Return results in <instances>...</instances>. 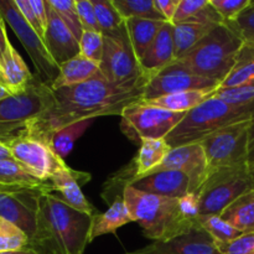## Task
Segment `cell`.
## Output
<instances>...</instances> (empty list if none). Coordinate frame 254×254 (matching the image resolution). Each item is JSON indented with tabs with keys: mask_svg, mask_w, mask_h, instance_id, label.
<instances>
[{
	"mask_svg": "<svg viewBox=\"0 0 254 254\" xmlns=\"http://www.w3.org/2000/svg\"><path fill=\"white\" fill-rule=\"evenodd\" d=\"M98 73H101L98 64L79 54L60 66L59 77L54 82L51 88L59 89L62 87L83 83V82L96 77Z\"/></svg>",
	"mask_w": 254,
	"mask_h": 254,
	"instance_id": "obj_24",
	"label": "cell"
},
{
	"mask_svg": "<svg viewBox=\"0 0 254 254\" xmlns=\"http://www.w3.org/2000/svg\"><path fill=\"white\" fill-rule=\"evenodd\" d=\"M12 94H14V93H12V92H10L9 89L6 88V87L1 86V84H0V101L7 98V97L12 96Z\"/></svg>",
	"mask_w": 254,
	"mask_h": 254,
	"instance_id": "obj_48",
	"label": "cell"
},
{
	"mask_svg": "<svg viewBox=\"0 0 254 254\" xmlns=\"http://www.w3.org/2000/svg\"><path fill=\"white\" fill-rule=\"evenodd\" d=\"M104 36L103 57L99 69L108 81L118 84L134 83L145 77L129 39L126 21Z\"/></svg>",
	"mask_w": 254,
	"mask_h": 254,
	"instance_id": "obj_10",
	"label": "cell"
},
{
	"mask_svg": "<svg viewBox=\"0 0 254 254\" xmlns=\"http://www.w3.org/2000/svg\"><path fill=\"white\" fill-rule=\"evenodd\" d=\"M242 44L233 27L221 24L178 60L195 74L221 84L232 71Z\"/></svg>",
	"mask_w": 254,
	"mask_h": 254,
	"instance_id": "obj_5",
	"label": "cell"
},
{
	"mask_svg": "<svg viewBox=\"0 0 254 254\" xmlns=\"http://www.w3.org/2000/svg\"><path fill=\"white\" fill-rule=\"evenodd\" d=\"M218 86L217 82L195 74L180 60H175L149 77L143 101L192 89L218 88Z\"/></svg>",
	"mask_w": 254,
	"mask_h": 254,
	"instance_id": "obj_13",
	"label": "cell"
},
{
	"mask_svg": "<svg viewBox=\"0 0 254 254\" xmlns=\"http://www.w3.org/2000/svg\"><path fill=\"white\" fill-rule=\"evenodd\" d=\"M5 145L9 148L15 161L44 183L50 180L61 161L64 160L56 155L47 144L25 133L7 141Z\"/></svg>",
	"mask_w": 254,
	"mask_h": 254,
	"instance_id": "obj_14",
	"label": "cell"
},
{
	"mask_svg": "<svg viewBox=\"0 0 254 254\" xmlns=\"http://www.w3.org/2000/svg\"><path fill=\"white\" fill-rule=\"evenodd\" d=\"M0 14L29 54L37 76L41 81L52 87L59 77L60 66L50 55L44 39L27 24L20 14L14 0H0Z\"/></svg>",
	"mask_w": 254,
	"mask_h": 254,
	"instance_id": "obj_12",
	"label": "cell"
},
{
	"mask_svg": "<svg viewBox=\"0 0 254 254\" xmlns=\"http://www.w3.org/2000/svg\"><path fill=\"white\" fill-rule=\"evenodd\" d=\"M179 4H180V0H154V5L158 10L159 15L165 21L171 22V24H173L174 17H175Z\"/></svg>",
	"mask_w": 254,
	"mask_h": 254,
	"instance_id": "obj_43",
	"label": "cell"
},
{
	"mask_svg": "<svg viewBox=\"0 0 254 254\" xmlns=\"http://www.w3.org/2000/svg\"><path fill=\"white\" fill-rule=\"evenodd\" d=\"M52 192L50 183L42 188H24L0 184V217L10 221L24 231L30 243L37 232L40 201L44 193ZM30 246V245H29Z\"/></svg>",
	"mask_w": 254,
	"mask_h": 254,
	"instance_id": "obj_11",
	"label": "cell"
},
{
	"mask_svg": "<svg viewBox=\"0 0 254 254\" xmlns=\"http://www.w3.org/2000/svg\"><path fill=\"white\" fill-rule=\"evenodd\" d=\"M47 2L79 41L83 34V27L77 11L76 0H47Z\"/></svg>",
	"mask_w": 254,
	"mask_h": 254,
	"instance_id": "obj_35",
	"label": "cell"
},
{
	"mask_svg": "<svg viewBox=\"0 0 254 254\" xmlns=\"http://www.w3.org/2000/svg\"><path fill=\"white\" fill-rule=\"evenodd\" d=\"M252 0H210L225 24H233L241 14L251 5Z\"/></svg>",
	"mask_w": 254,
	"mask_h": 254,
	"instance_id": "obj_37",
	"label": "cell"
},
{
	"mask_svg": "<svg viewBox=\"0 0 254 254\" xmlns=\"http://www.w3.org/2000/svg\"><path fill=\"white\" fill-rule=\"evenodd\" d=\"M91 174L74 170L67 165L66 161L62 160L56 171L51 175L49 183L52 185L54 192H56L67 205L81 212L94 216L97 213L96 207L82 192V186L91 181Z\"/></svg>",
	"mask_w": 254,
	"mask_h": 254,
	"instance_id": "obj_16",
	"label": "cell"
},
{
	"mask_svg": "<svg viewBox=\"0 0 254 254\" xmlns=\"http://www.w3.org/2000/svg\"><path fill=\"white\" fill-rule=\"evenodd\" d=\"M146 83V76L134 83L118 84L98 73L83 83L52 89V107L34 119L25 134L50 146L52 135L64 127L98 117H121L127 107L143 99Z\"/></svg>",
	"mask_w": 254,
	"mask_h": 254,
	"instance_id": "obj_1",
	"label": "cell"
},
{
	"mask_svg": "<svg viewBox=\"0 0 254 254\" xmlns=\"http://www.w3.org/2000/svg\"><path fill=\"white\" fill-rule=\"evenodd\" d=\"M254 118V103L232 104L216 97L189 111L165 138L171 148L201 143L207 135L230 124Z\"/></svg>",
	"mask_w": 254,
	"mask_h": 254,
	"instance_id": "obj_4",
	"label": "cell"
},
{
	"mask_svg": "<svg viewBox=\"0 0 254 254\" xmlns=\"http://www.w3.org/2000/svg\"><path fill=\"white\" fill-rule=\"evenodd\" d=\"M2 160H14V159H12L9 148L5 144L0 143V161Z\"/></svg>",
	"mask_w": 254,
	"mask_h": 254,
	"instance_id": "obj_46",
	"label": "cell"
},
{
	"mask_svg": "<svg viewBox=\"0 0 254 254\" xmlns=\"http://www.w3.org/2000/svg\"><path fill=\"white\" fill-rule=\"evenodd\" d=\"M104 36L98 31H83L79 40V54L99 66L103 57Z\"/></svg>",
	"mask_w": 254,
	"mask_h": 254,
	"instance_id": "obj_36",
	"label": "cell"
},
{
	"mask_svg": "<svg viewBox=\"0 0 254 254\" xmlns=\"http://www.w3.org/2000/svg\"><path fill=\"white\" fill-rule=\"evenodd\" d=\"M76 7L83 31L102 32L91 0H76Z\"/></svg>",
	"mask_w": 254,
	"mask_h": 254,
	"instance_id": "obj_40",
	"label": "cell"
},
{
	"mask_svg": "<svg viewBox=\"0 0 254 254\" xmlns=\"http://www.w3.org/2000/svg\"><path fill=\"white\" fill-rule=\"evenodd\" d=\"M248 161L253 163L254 161V140L251 141L250 144V154H248Z\"/></svg>",
	"mask_w": 254,
	"mask_h": 254,
	"instance_id": "obj_49",
	"label": "cell"
},
{
	"mask_svg": "<svg viewBox=\"0 0 254 254\" xmlns=\"http://www.w3.org/2000/svg\"><path fill=\"white\" fill-rule=\"evenodd\" d=\"M251 179H252V189L254 190V173H252V178Z\"/></svg>",
	"mask_w": 254,
	"mask_h": 254,
	"instance_id": "obj_53",
	"label": "cell"
},
{
	"mask_svg": "<svg viewBox=\"0 0 254 254\" xmlns=\"http://www.w3.org/2000/svg\"><path fill=\"white\" fill-rule=\"evenodd\" d=\"M113 4L124 21L129 19L164 20L159 15L154 0H113Z\"/></svg>",
	"mask_w": 254,
	"mask_h": 254,
	"instance_id": "obj_32",
	"label": "cell"
},
{
	"mask_svg": "<svg viewBox=\"0 0 254 254\" xmlns=\"http://www.w3.org/2000/svg\"><path fill=\"white\" fill-rule=\"evenodd\" d=\"M221 217L227 221L231 226L240 231L242 235L254 233V190L251 189L247 192L236 198L225 211Z\"/></svg>",
	"mask_w": 254,
	"mask_h": 254,
	"instance_id": "obj_25",
	"label": "cell"
},
{
	"mask_svg": "<svg viewBox=\"0 0 254 254\" xmlns=\"http://www.w3.org/2000/svg\"><path fill=\"white\" fill-rule=\"evenodd\" d=\"M1 73L4 86L14 94L24 91L31 82L34 73H31L22 57L10 42L4 55L1 64Z\"/></svg>",
	"mask_w": 254,
	"mask_h": 254,
	"instance_id": "obj_22",
	"label": "cell"
},
{
	"mask_svg": "<svg viewBox=\"0 0 254 254\" xmlns=\"http://www.w3.org/2000/svg\"><path fill=\"white\" fill-rule=\"evenodd\" d=\"M221 24H225L217 10L208 4L188 21L174 25V45H175L176 60L183 57L190 51L196 44L207 36L213 29Z\"/></svg>",
	"mask_w": 254,
	"mask_h": 254,
	"instance_id": "obj_17",
	"label": "cell"
},
{
	"mask_svg": "<svg viewBox=\"0 0 254 254\" xmlns=\"http://www.w3.org/2000/svg\"><path fill=\"white\" fill-rule=\"evenodd\" d=\"M126 254H222L212 238L201 227L179 237L161 242H151L140 250Z\"/></svg>",
	"mask_w": 254,
	"mask_h": 254,
	"instance_id": "obj_18",
	"label": "cell"
},
{
	"mask_svg": "<svg viewBox=\"0 0 254 254\" xmlns=\"http://www.w3.org/2000/svg\"><path fill=\"white\" fill-rule=\"evenodd\" d=\"M207 4L208 0H180L175 17L173 20V25L190 20L191 17L197 15Z\"/></svg>",
	"mask_w": 254,
	"mask_h": 254,
	"instance_id": "obj_41",
	"label": "cell"
},
{
	"mask_svg": "<svg viewBox=\"0 0 254 254\" xmlns=\"http://www.w3.org/2000/svg\"><path fill=\"white\" fill-rule=\"evenodd\" d=\"M14 1L17 9H19L20 14H21L22 17L26 20L27 24H29L30 26L42 37V39H45V32L44 30H42L41 25H40L39 20H37L36 15H35L34 9H32L31 4H30V0H14Z\"/></svg>",
	"mask_w": 254,
	"mask_h": 254,
	"instance_id": "obj_42",
	"label": "cell"
},
{
	"mask_svg": "<svg viewBox=\"0 0 254 254\" xmlns=\"http://www.w3.org/2000/svg\"><path fill=\"white\" fill-rule=\"evenodd\" d=\"M92 217L52 192L40 201L37 232L29 247L40 254H83L91 243Z\"/></svg>",
	"mask_w": 254,
	"mask_h": 254,
	"instance_id": "obj_3",
	"label": "cell"
},
{
	"mask_svg": "<svg viewBox=\"0 0 254 254\" xmlns=\"http://www.w3.org/2000/svg\"><path fill=\"white\" fill-rule=\"evenodd\" d=\"M47 183H44L40 179H37L36 176L30 174L17 161H0V184H2V185L24 186V188H42Z\"/></svg>",
	"mask_w": 254,
	"mask_h": 254,
	"instance_id": "obj_29",
	"label": "cell"
},
{
	"mask_svg": "<svg viewBox=\"0 0 254 254\" xmlns=\"http://www.w3.org/2000/svg\"><path fill=\"white\" fill-rule=\"evenodd\" d=\"M47 6V29L45 34V45L50 55L59 66L79 55V41L74 37L71 30L66 26L61 17L54 9Z\"/></svg>",
	"mask_w": 254,
	"mask_h": 254,
	"instance_id": "obj_19",
	"label": "cell"
},
{
	"mask_svg": "<svg viewBox=\"0 0 254 254\" xmlns=\"http://www.w3.org/2000/svg\"><path fill=\"white\" fill-rule=\"evenodd\" d=\"M26 233L10 221L0 217V253L14 252L29 247Z\"/></svg>",
	"mask_w": 254,
	"mask_h": 254,
	"instance_id": "obj_33",
	"label": "cell"
},
{
	"mask_svg": "<svg viewBox=\"0 0 254 254\" xmlns=\"http://www.w3.org/2000/svg\"><path fill=\"white\" fill-rule=\"evenodd\" d=\"M123 200L133 222L138 223L143 235L153 242L173 240L200 227L196 193H188L183 197H164L127 186Z\"/></svg>",
	"mask_w": 254,
	"mask_h": 254,
	"instance_id": "obj_2",
	"label": "cell"
},
{
	"mask_svg": "<svg viewBox=\"0 0 254 254\" xmlns=\"http://www.w3.org/2000/svg\"><path fill=\"white\" fill-rule=\"evenodd\" d=\"M176 60L175 45H174V25L166 21L159 31L153 44L146 50L145 55L140 60V66L144 74L150 77L163 69Z\"/></svg>",
	"mask_w": 254,
	"mask_h": 254,
	"instance_id": "obj_21",
	"label": "cell"
},
{
	"mask_svg": "<svg viewBox=\"0 0 254 254\" xmlns=\"http://www.w3.org/2000/svg\"><path fill=\"white\" fill-rule=\"evenodd\" d=\"M0 254H40L37 251H35L34 248L31 247H26L24 250L20 251H14V252H5V253H0Z\"/></svg>",
	"mask_w": 254,
	"mask_h": 254,
	"instance_id": "obj_47",
	"label": "cell"
},
{
	"mask_svg": "<svg viewBox=\"0 0 254 254\" xmlns=\"http://www.w3.org/2000/svg\"><path fill=\"white\" fill-rule=\"evenodd\" d=\"M9 44L10 41L7 39L6 30H5V20L2 17V15L0 14V69H1L2 60H4V55L6 52Z\"/></svg>",
	"mask_w": 254,
	"mask_h": 254,
	"instance_id": "obj_45",
	"label": "cell"
},
{
	"mask_svg": "<svg viewBox=\"0 0 254 254\" xmlns=\"http://www.w3.org/2000/svg\"><path fill=\"white\" fill-rule=\"evenodd\" d=\"M0 84H1V86H4V78H2L1 69H0Z\"/></svg>",
	"mask_w": 254,
	"mask_h": 254,
	"instance_id": "obj_51",
	"label": "cell"
},
{
	"mask_svg": "<svg viewBox=\"0 0 254 254\" xmlns=\"http://www.w3.org/2000/svg\"><path fill=\"white\" fill-rule=\"evenodd\" d=\"M198 226L212 238L216 246L225 245L242 235L220 215L201 216L198 218Z\"/></svg>",
	"mask_w": 254,
	"mask_h": 254,
	"instance_id": "obj_31",
	"label": "cell"
},
{
	"mask_svg": "<svg viewBox=\"0 0 254 254\" xmlns=\"http://www.w3.org/2000/svg\"><path fill=\"white\" fill-rule=\"evenodd\" d=\"M32 9H34L35 15H36L37 20H39L40 25H41L42 30L46 34L47 29V6L46 0H30Z\"/></svg>",
	"mask_w": 254,
	"mask_h": 254,
	"instance_id": "obj_44",
	"label": "cell"
},
{
	"mask_svg": "<svg viewBox=\"0 0 254 254\" xmlns=\"http://www.w3.org/2000/svg\"><path fill=\"white\" fill-rule=\"evenodd\" d=\"M166 21L153 19H129L126 21L129 39L136 57L140 61Z\"/></svg>",
	"mask_w": 254,
	"mask_h": 254,
	"instance_id": "obj_27",
	"label": "cell"
},
{
	"mask_svg": "<svg viewBox=\"0 0 254 254\" xmlns=\"http://www.w3.org/2000/svg\"><path fill=\"white\" fill-rule=\"evenodd\" d=\"M91 1L102 34H111L124 24V20L114 6L113 0H91Z\"/></svg>",
	"mask_w": 254,
	"mask_h": 254,
	"instance_id": "obj_34",
	"label": "cell"
},
{
	"mask_svg": "<svg viewBox=\"0 0 254 254\" xmlns=\"http://www.w3.org/2000/svg\"><path fill=\"white\" fill-rule=\"evenodd\" d=\"M161 170H178L185 174L190 180V193H197L210 175V166L201 143L171 149L163 164L153 173Z\"/></svg>",
	"mask_w": 254,
	"mask_h": 254,
	"instance_id": "obj_15",
	"label": "cell"
},
{
	"mask_svg": "<svg viewBox=\"0 0 254 254\" xmlns=\"http://www.w3.org/2000/svg\"><path fill=\"white\" fill-rule=\"evenodd\" d=\"M251 126L252 119L237 122L213 131L201 141L210 166V173L218 169L236 168L250 164L248 154Z\"/></svg>",
	"mask_w": 254,
	"mask_h": 254,
	"instance_id": "obj_8",
	"label": "cell"
},
{
	"mask_svg": "<svg viewBox=\"0 0 254 254\" xmlns=\"http://www.w3.org/2000/svg\"><path fill=\"white\" fill-rule=\"evenodd\" d=\"M250 164L211 171L198 190V215H221L236 198L252 189Z\"/></svg>",
	"mask_w": 254,
	"mask_h": 254,
	"instance_id": "obj_7",
	"label": "cell"
},
{
	"mask_svg": "<svg viewBox=\"0 0 254 254\" xmlns=\"http://www.w3.org/2000/svg\"><path fill=\"white\" fill-rule=\"evenodd\" d=\"M129 222H133V218L127 208L123 197L116 198L106 212H97L92 217L91 242L101 236L109 235V233L116 235L118 228L123 227Z\"/></svg>",
	"mask_w": 254,
	"mask_h": 254,
	"instance_id": "obj_23",
	"label": "cell"
},
{
	"mask_svg": "<svg viewBox=\"0 0 254 254\" xmlns=\"http://www.w3.org/2000/svg\"><path fill=\"white\" fill-rule=\"evenodd\" d=\"M254 78V41H243L236 64L227 78L217 89H228L242 86Z\"/></svg>",
	"mask_w": 254,
	"mask_h": 254,
	"instance_id": "obj_28",
	"label": "cell"
},
{
	"mask_svg": "<svg viewBox=\"0 0 254 254\" xmlns=\"http://www.w3.org/2000/svg\"><path fill=\"white\" fill-rule=\"evenodd\" d=\"M217 88L208 89H192V91L179 92V93L169 94V96L159 97V98L144 101L151 106L160 107L166 111L175 112V113H188L195 107L200 106L206 99L211 98Z\"/></svg>",
	"mask_w": 254,
	"mask_h": 254,
	"instance_id": "obj_26",
	"label": "cell"
},
{
	"mask_svg": "<svg viewBox=\"0 0 254 254\" xmlns=\"http://www.w3.org/2000/svg\"><path fill=\"white\" fill-rule=\"evenodd\" d=\"M227 25L241 35L243 41H254V0L233 24Z\"/></svg>",
	"mask_w": 254,
	"mask_h": 254,
	"instance_id": "obj_38",
	"label": "cell"
},
{
	"mask_svg": "<svg viewBox=\"0 0 254 254\" xmlns=\"http://www.w3.org/2000/svg\"><path fill=\"white\" fill-rule=\"evenodd\" d=\"M128 186L141 192L164 197H183L190 193V180L178 170H161L135 179Z\"/></svg>",
	"mask_w": 254,
	"mask_h": 254,
	"instance_id": "obj_20",
	"label": "cell"
},
{
	"mask_svg": "<svg viewBox=\"0 0 254 254\" xmlns=\"http://www.w3.org/2000/svg\"><path fill=\"white\" fill-rule=\"evenodd\" d=\"M217 248L222 254H254V233L241 235L231 242L218 245Z\"/></svg>",
	"mask_w": 254,
	"mask_h": 254,
	"instance_id": "obj_39",
	"label": "cell"
},
{
	"mask_svg": "<svg viewBox=\"0 0 254 254\" xmlns=\"http://www.w3.org/2000/svg\"><path fill=\"white\" fill-rule=\"evenodd\" d=\"M250 136H251V141L254 140V118H253V121H252V126H251Z\"/></svg>",
	"mask_w": 254,
	"mask_h": 254,
	"instance_id": "obj_50",
	"label": "cell"
},
{
	"mask_svg": "<svg viewBox=\"0 0 254 254\" xmlns=\"http://www.w3.org/2000/svg\"><path fill=\"white\" fill-rule=\"evenodd\" d=\"M185 114L151 106L141 99L124 109L121 116V130L136 144L148 138L165 139Z\"/></svg>",
	"mask_w": 254,
	"mask_h": 254,
	"instance_id": "obj_9",
	"label": "cell"
},
{
	"mask_svg": "<svg viewBox=\"0 0 254 254\" xmlns=\"http://www.w3.org/2000/svg\"><path fill=\"white\" fill-rule=\"evenodd\" d=\"M92 121L77 122V123L69 124L59 129L51 138V149L56 155L64 159L72 151L74 141L87 130Z\"/></svg>",
	"mask_w": 254,
	"mask_h": 254,
	"instance_id": "obj_30",
	"label": "cell"
},
{
	"mask_svg": "<svg viewBox=\"0 0 254 254\" xmlns=\"http://www.w3.org/2000/svg\"><path fill=\"white\" fill-rule=\"evenodd\" d=\"M54 102L51 86L35 73L24 91L0 101V143L6 144L24 134L27 126L51 108Z\"/></svg>",
	"mask_w": 254,
	"mask_h": 254,
	"instance_id": "obj_6",
	"label": "cell"
},
{
	"mask_svg": "<svg viewBox=\"0 0 254 254\" xmlns=\"http://www.w3.org/2000/svg\"><path fill=\"white\" fill-rule=\"evenodd\" d=\"M250 170L251 173H254V161L253 163H250Z\"/></svg>",
	"mask_w": 254,
	"mask_h": 254,
	"instance_id": "obj_52",
	"label": "cell"
}]
</instances>
